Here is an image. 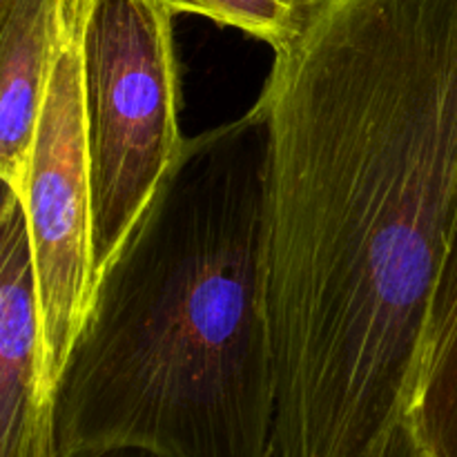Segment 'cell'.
I'll return each instance as SVG.
<instances>
[{"mask_svg": "<svg viewBox=\"0 0 457 457\" xmlns=\"http://www.w3.org/2000/svg\"><path fill=\"white\" fill-rule=\"evenodd\" d=\"M259 101L270 457H420L422 335L457 214V0H333Z\"/></svg>", "mask_w": 457, "mask_h": 457, "instance_id": "cell-1", "label": "cell"}, {"mask_svg": "<svg viewBox=\"0 0 457 457\" xmlns=\"http://www.w3.org/2000/svg\"><path fill=\"white\" fill-rule=\"evenodd\" d=\"M268 119L186 138L94 284L52 391L56 457H270Z\"/></svg>", "mask_w": 457, "mask_h": 457, "instance_id": "cell-2", "label": "cell"}, {"mask_svg": "<svg viewBox=\"0 0 457 457\" xmlns=\"http://www.w3.org/2000/svg\"><path fill=\"white\" fill-rule=\"evenodd\" d=\"M92 179L94 277L177 161L181 76L174 13L156 0H76ZM96 284V281H94Z\"/></svg>", "mask_w": 457, "mask_h": 457, "instance_id": "cell-3", "label": "cell"}, {"mask_svg": "<svg viewBox=\"0 0 457 457\" xmlns=\"http://www.w3.org/2000/svg\"><path fill=\"white\" fill-rule=\"evenodd\" d=\"M21 201L38 295L43 378L52 397L96 281L76 0L49 74Z\"/></svg>", "mask_w": 457, "mask_h": 457, "instance_id": "cell-4", "label": "cell"}, {"mask_svg": "<svg viewBox=\"0 0 457 457\" xmlns=\"http://www.w3.org/2000/svg\"><path fill=\"white\" fill-rule=\"evenodd\" d=\"M0 457H56L22 201L0 181Z\"/></svg>", "mask_w": 457, "mask_h": 457, "instance_id": "cell-5", "label": "cell"}, {"mask_svg": "<svg viewBox=\"0 0 457 457\" xmlns=\"http://www.w3.org/2000/svg\"><path fill=\"white\" fill-rule=\"evenodd\" d=\"M71 0H0V181L21 196Z\"/></svg>", "mask_w": 457, "mask_h": 457, "instance_id": "cell-6", "label": "cell"}, {"mask_svg": "<svg viewBox=\"0 0 457 457\" xmlns=\"http://www.w3.org/2000/svg\"><path fill=\"white\" fill-rule=\"evenodd\" d=\"M411 422L420 457H457V214L428 303Z\"/></svg>", "mask_w": 457, "mask_h": 457, "instance_id": "cell-7", "label": "cell"}, {"mask_svg": "<svg viewBox=\"0 0 457 457\" xmlns=\"http://www.w3.org/2000/svg\"><path fill=\"white\" fill-rule=\"evenodd\" d=\"M168 12L195 13L235 27L268 43L275 54L288 52L308 34L333 0H156Z\"/></svg>", "mask_w": 457, "mask_h": 457, "instance_id": "cell-8", "label": "cell"}, {"mask_svg": "<svg viewBox=\"0 0 457 457\" xmlns=\"http://www.w3.org/2000/svg\"><path fill=\"white\" fill-rule=\"evenodd\" d=\"M101 457H147L141 453H112V455H101Z\"/></svg>", "mask_w": 457, "mask_h": 457, "instance_id": "cell-9", "label": "cell"}]
</instances>
